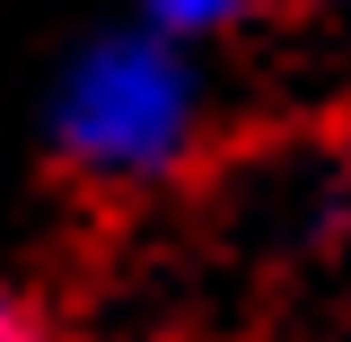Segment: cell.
<instances>
[{"label":"cell","mask_w":351,"mask_h":342,"mask_svg":"<svg viewBox=\"0 0 351 342\" xmlns=\"http://www.w3.org/2000/svg\"><path fill=\"white\" fill-rule=\"evenodd\" d=\"M219 123V88L202 44H176L141 18H114L53 62L44 149L88 193H167L202 167Z\"/></svg>","instance_id":"6da1fadb"},{"label":"cell","mask_w":351,"mask_h":342,"mask_svg":"<svg viewBox=\"0 0 351 342\" xmlns=\"http://www.w3.org/2000/svg\"><path fill=\"white\" fill-rule=\"evenodd\" d=\"M263 0H123V18H141V27H158V36H176V44H228L246 18H255Z\"/></svg>","instance_id":"7a4b0ae2"},{"label":"cell","mask_w":351,"mask_h":342,"mask_svg":"<svg viewBox=\"0 0 351 342\" xmlns=\"http://www.w3.org/2000/svg\"><path fill=\"white\" fill-rule=\"evenodd\" d=\"M0 342H71V334H62L36 299H9V290H0Z\"/></svg>","instance_id":"3957f363"},{"label":"cell","mask_w":351,"mask_h":342,"mask_svg":"<svg viewBox=\"0 0 351 342\" xmlns=\"http://www.w3.org/2000/svg\"><path fill=\"white\" fill-rule=\"evenodd\" d=\"M316 9H351V0H316Z\"/></svg>","instance_id":"277c9868"}]
</instances>
